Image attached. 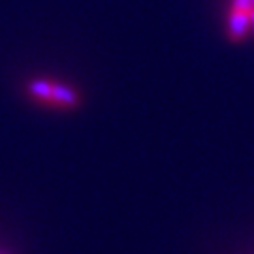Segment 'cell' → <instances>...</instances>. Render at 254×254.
Segmentation results:
<instances>
[{"label":"cell","instance_id":"cell-2","mask_svg":"<svg viewBox=\"0 0 254 254\" xmlns=\"http://www.w3.org/2000/svg\"><path fill=\"white\" fill-rule=\"evenodd\" d=\"M79 102L77 98V92L66 87V85H57L53 83V98H51V104H57V106H63V108H73L75 104Z\"/></svg>","mask_w":254,"mask_h":254},{"label":"cell","instance_id":"cell-4","mask_svg":"<svg viewBox=\"0 0 254 254\" xmlns=\"http://www.w3.org/2000/svg\"><path fill=\"white\" fill-rule=\"evenodd\" d=\"M234 8L251 11V9H253V0H234Z\"/></svg>","mask_w":254,"mask_h":254},{"label":"cell","instance_id":"cell-1","mask_svg":"<svg viewBox=\"0 0 254 254\" xmlns=\"http://www.w3.org/2000/svg\"><path fill=\"white\" fill-rule=\"evenodd\" d=\"M249 23H251V11H245V9H232L230 13V19H228V32H230V38L234 42H239L243 40V36L247 34V28H249Z\"/></svg>","mask_w":254,"mask_h":254},{"label":"cell","instance_id":"cell-5","mask_svg":"<svg viewBox=\"0 0 254 254\" xmlns=\"http://www.w3.org/2000/svg\"><path fill=\"white\" fill-rule=\"evenodd\" d=\"M251 23H253V27H254V9H251Z\"/></svg>","mask_w":254,"mask_h":254},{"label":"cell","instance_id":"cell-3","mask_svg":"<svg viewBox=\"0 0 254 254\" xmlns=\"http://www.w3.org/2000/svg\"><path fill=\"white\" fill-rule=\"evenodd\" d=\"M28 92L36 100L51 104V98H53V83L44 81V79H36V81H32L28 85Z\"/></svg>","mask_w":254,"mask_h":254},{"label":"cell","instance_id":"cell-6","mask_svg":"<svg viewBox=\"0 0 254 254\" xmlns=\"http://www.w3.org/2000/svg\"><path fill=\"white\" fill-rule=\"evenodd\" d=\"M253 9H254V0H253Z\"/></svg>","mask_w":254,"mask_h":254}]
</instances>
